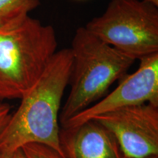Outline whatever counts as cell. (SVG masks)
Listing matches in <instances>:
<instances>
[{"label": "cell", "mask_w": 158, "mask_h": 158, "mask_svg": "<svg viewBox=\"0 0 158 158\" xmlns=\"http://www.w3.org/2000/svg\"><path fill=\"white\" fill-rule=\"evenodd\" d=\"M54 29L29 15L0 27V100L21 99L56 52Z\"/></svg>", "instance_id": "cell-3"}, {"label": "cell", "mask_w": 158, "mask_h": 158, "mask_svg": "<svg viewBox=\"0 0 158 158\" xmlns=\"http://www.w3.org/2000/svg\"><path fill=\"white\" fill-rule=\"evenodd\" d=\"M94 120L113 134L124 157L158 156V106L144 103L129 106Z\"/></svg>", "instance_id": "cell-5"}, {"label": "cell", "mask_w": 158, "mask_h": 158, "mask_svg": "<svg viewBox=\"0 0 158 158\" xmlns=\"http://www.w3.org/2000/svg\"><path fill=\"white\" fill-rule=\"evenodd\" d=\"M39 4V0H0V27L23 21Z\"/></svg>", "instance_id": "cell-8"}, {"label": "cell", "mask_w": 158, "mask_h": 158, "mask_svg": "<svg viewBox=\"0 0 158 158\" xmlns=\"http://www.w3.org/2000/svg\"><path fill=\"white\" fill-rule=\"evenodd\" d=\"M59 145L62 158H124L113 134L96 120L61 128Z\"/></svg>", "instance_id": "cell-7"}, {"label": "cell", "mask_w": 158, "mask_h": 158, "mask_svg": "<svg viewBox=\"0 0 158 158\" xmlns=\"http://www.w3.org/2000/svg\"><path fill=\"white\" fill-rule=\"evenodd\" d=\"M138 68L113 92L74 116L62 127H73L109 112L144 103L158 106V53L140 59Z\"/></svg>", "instance_id": "cell-6"}, {"label": "cell", "mask_w": 158, "mask_h": 158, "mask_svg": "<svg viewBox=\"0 0 158 158\" xmlns=\"http://www.w3.org/2000/svg\"><path fill=\"white\" fill-rule=\"evenodd\" d=\"M70 49L73 56L70 90L59 115L62 126L98 101L135 61L99 39L85 27L77 29Z\"/></svg>", "instance_id": "cell-2"}, {"label": "cell", "mask_w": 158, "mask_h": 158, "mask_svg": "<svg viewBox=\"0 0 158 158\" xmlns=\"http://www.w3.org/2000/svg\"><path fill=\"white\" fill-rule=\"evenodd\" d=\"M143 1L147 2L152 4V5L158 7V0H143Z\"/></svg>", "instance_id": "cell-12"}, {"label": "cell", "mask_w": 158, "mask_h": 158, "mask_svg": "<svg viewBox=\"0 0 158 158\" xmlns=\"http://www.w3.org/2000/svg\"><path fill=\"white\" fill-rule=\"evenodd\" d=\"M10 114V106L7 103L0 102V132L7 124Z\"/></svg>", "instance_id": "cell-10"}, {"label": "cell", "mask_w": 158, "mask_h": 158, "mask_svg": "<svg viewBox=\"0 0 158 158\" xmlns=\"http://www.w3.org/2000/svg\"><path fill=\"white\" fill-rule=\"evenodd\" d=\"M21 149L27 158H62L54 149L41 144H27Z\"/></svg>", "instance_id": "cell-9"}, {"label": "cell", "mask_w": 158, "mask_h": 158, "mask_svg": "<svg viewBox=\"0 0 158 158\" xmlns=\"http://www.w3.org/2000/svg\"><path fill=\"white\" fill-rule=\"evenodd\" d=\"M0 158H27L22 149H19L13 152H0Z\"/></svg>", "instance_id": "cell-11"}, {"label": "cell", "mask_w": 158, "mask_h": 158, "mask_svg": "<svg viewBox=\"0 0 158 158\" xmlns=\"http://www.w3.org/2000/svg\"><path fill=\"white\" fill-rule=\"evenodd\" d=\"M124 158H127V157H124ZM145 158H158V156H152V157H148Z\"/></svg>", "instance_id": "cell-13"}, {"label": "cell", "mask_w": 158, "mask_h": 158, "mask_svg": "<svg viewBox=\"0 0 158 158\" xmlns=\"http://www.w3.org/2000/svg\"><path fill=\"white\" fill-rule=\"evenodd\" d=\"M72 64L70 48L55 53L36 82L21 98L19 107L10 114L0 132V152L37 143L54 149L62 156L59 115Z\"/></svg>", "instance_id": "cell-1"}, {"label": "cell", "mask_w": 158, "mask_h": 158, "mask_svg": "<svg viewBox=\"0 0 158 158\" xmlns=\"http://www.w3.org/2000/svg\"><path fill=\"white\" fill-rule=\"evenodd\" d=\"M85 28L135 60L158 53V9L143 0H110Z\"/></svg>", "instance_id": "cell-4"}]
</instances>
